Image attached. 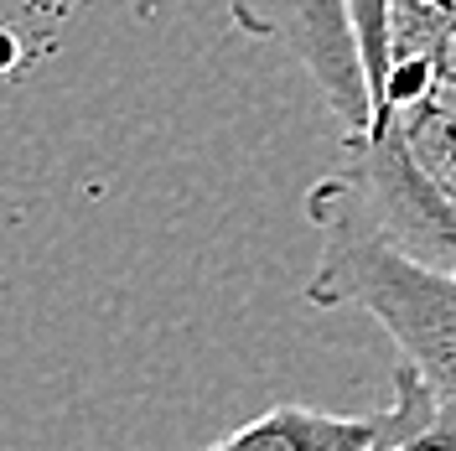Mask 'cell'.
<instances>
[{"mask_svg":"<svg viewBox=\"0 0 456 451\" xmlns=\"http://www.w3.org/2000/svg\"><path fill=\"white\" fill-rule=\"evenodd\" d=\"M446 99H452V104H456V94H446Z\"/></svg>","mask_w":456,"mask_h":451,"instance_id":"cell-10","label":"cell"},{"mask_svg":"<svg viewBox=\"0 0 456 451\" xmlns=\"http://www.w3.org/2000/svg\"><path fill=\"white\" fill-rule=\"evenodd\" d=\"M389 430H395V410L338 415V410H312V405H275L202 451H369Z\"/></svg>","mask_w":456,"mask_h":451,"instance_id":"cell-4","label":"cell"},{"mask_svg":"<svg viewBox=\"0 0 456 451\" xmlns=\"http://www.w3.org/2000/svg\"><path fill=\"white\" fill-rule=\"evenodd\" d=\"M395 430L369 451H436V441L446 436V415L436 410V399H430L426 379L415 373L410 364H395Z\"/></svg>","mask_w":456,"mask_h":451,"instance_id":"cell-6","label":"cell"},{"mask_svg":"<svg viewBox=\"0 0 456 451\" xmlns=\"http://www.w3.org/2000/svg\"><path fill=\"white\" fill-rule=\"evenodd\" d=\"M233 21L275 42L285 57H296L312 84L322 88L327 110L338 114L347 135H369L373 130V88L358 47V21H353V0H228Z\"/></svg>","mask_w":456,"mask_h":451,"instance_id":"cell-3","label":"cell"},{"mask_svg":"<svg viewBox=\"0 0 456 451\" xmlns=\"http://www.w3.org/2000/svg\"><path fill=\"white\" fill-rule=\"evenodd\" d=\"M436 451H456V421L446 425V436H441V441H436Z\"/></svg>","mask_w":456,"mask_h":451,"instance_id":"cell-9","label":"cell"},{"mask_svg":"<svg viewBox=\"0 0 456 451\" xmlns=\"http://www.w3.org/2000/svg\"><path fill=\"white\" fill-rule=\"evenodd\" d=\"M306 218L358 224L436 275H456V202L415 167L389 114L369 135H347V156L306 193Z\"/></svg>","mask_w":456,"mask_h":451,"instance_id":"cell-2","label":"cell"},{"mask_svg":"<svg viewBox=\"0 0 456 451\" xmlns=\"http://www.w3.org/2000/svg\"><path fill=\"white\" fill-rule=\"evenodd\" d=\"M322 254L306 281V301L316 311H363L399 348V364L426 379L436 410L456 421V275H436L404 259L395 244L358 224L327 218Z\"/></svg>","mask_w":456,"mask_h":451,"instance_id":"cell-1","label":"cell"},{"mask_svg":"<svg viewBox=\"0 0 456 451\" xmlns=\"http://www.w3.org/2000/svg\"><path fill=\"white\" fill-rule=\"evenodd\" d=\"M353 21H358V47L369 68L373 88V119L384 110V88H389V0H353Z\"/></svg>","mask_w":456,"mask_h":451,"instance_id":"cell-8","label":"cell"},{"mask_svg":"<svg viewBox=\"0 0 456 451\" xmlns=\"http://www.w3.org/2000/svg\"><path fill=\"white\" fill-rule=\"evenodd\" d=\"M452 27L456 0H389V73L404 62H420Z\"/></svg>","mask_w":456,"mask_h":451,"instance_id":"cell-7","label":"cell"},{"mask_svg":"<svg viewBox=\"0 0 456 451\" xmlns=\"http://www.w3.org/2000/svg\"><path fill=\"white\" fill-rule=\"evenodd\" d=\"M389 119L399 125V135H404V145H410L415 167L426 171L430 182L456 202V104L446 99V94L426 88L420 99L395 104Z\"/></svg>","mask_w":456,"mask_h":451,"instance_id":"cell-5","label":"cell"}]
</instances>
